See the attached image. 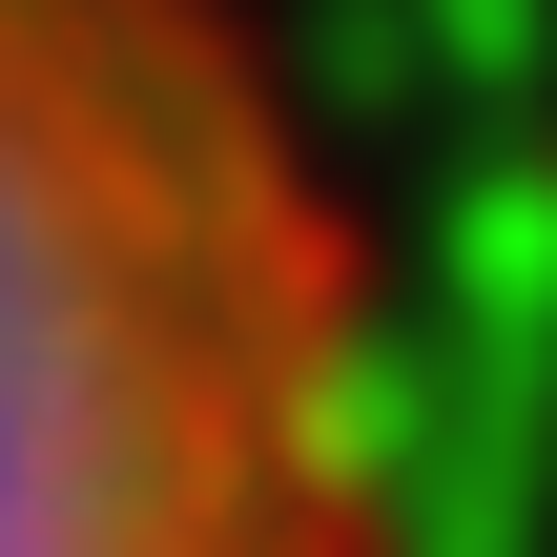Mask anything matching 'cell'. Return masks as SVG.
Here are the masks:
<instances>
[{
    "label": "cell",
    "mask_w": 557,
    "mask_h": 557,
    "mask_svg": "<svg viewBox=\"0 0 557 557\" xmlns=\"http://www.w3.org/2000/svg\"><path fill=\"white\" fill-rule=\"evenodd\" d=\"M0 557H413L372 207L227 0H0Z\"/></svg>",
    "instance_id": "cell-1"
}]
</instances>
